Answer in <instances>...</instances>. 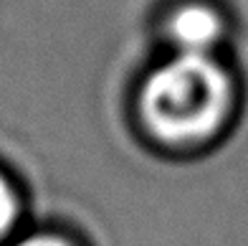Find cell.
Instances as JSON below:
<instances>
[{"label":"cell","instance_id":"cell-2","mask_svg":"<svg viewBox=\"0 0 248 246\" xmlns=\"http://www.w3.org/2000/svg\"><path fill=\"white\" fill-rule=\"evenodd\" d=\"M167 33L177 56H210L223 36V20L208 5H183L170 18Z\"/></svg>","mask_w":248,"mask_h":246},{"label":"cell","instance_id":"cell-3","mask_svg":"<svg viewBox=\"0 0 248 246\" xmlns=\"http://www.w3.org/2000/svg\"><path fill=\"white\" fill-rule=\"evenodd\" d=\"M16 193L10 191V185L5 183V178L0 175V239L10 231L16 221Z\"/></svg>","mask_w":248,"mask_h":246},{"label":"cell","instance_id":"cell-4","mask_svg":"<svg viewBox=\"0 0 248 246\" xmlns=\"http://www.w3.org/2000/svg\"><path fill=\"white\" fill-rule=\"evenodd\" d=\"M16 246H69V244L59 236H31V239L18 241Z\"/></svg>","mask_w":248,"mask_h":246},{"label":"cell","instance_id":"cell-1","mask_svg":"<svg viewBox=\"0 0 248 246\" xmlns=\"http://www.w3.org/2000/svg\"><path fill=\"white\" fill-rule=\"evenodd\" d=\"M233 102L225 69L210 56H175L142 84L140 112L165 142H198L216 132Z\"/></svg>","mask_w":248,"mask_h":246}]
</instances>
